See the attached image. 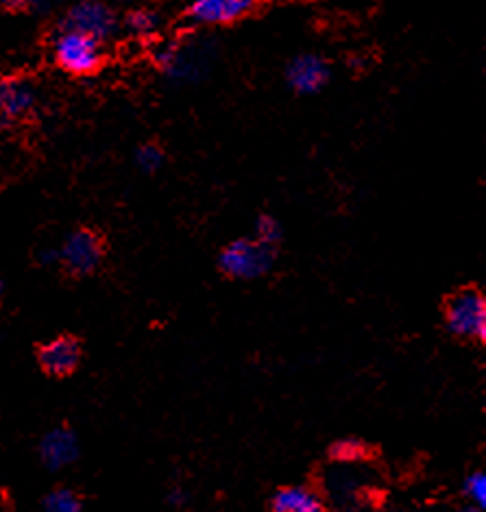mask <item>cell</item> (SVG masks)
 Here are the masks:
<instances>
[{
    "label": "cell",
    "mask_w": 486,
    "mask_h": 512,
    "mask_svg": "<svg viewBox=\"0 0 486 512\" xmlns=\"http://www.w3.org/2000/svg\"><path fill=\"white\" fill-rule=\"evenodd\" d=\"M125 22H127L129 31L138 33V35H151L160 29L162 18L151 9H133Z\"/></svg>",
    "instance_id": "obj_12"
},
{
    "label": "cell",
    "mask_w": 486,
    "mask_h": 512,
    "mask_svg": "<svg viewBox=\"0 0 486 512\" xmlns=\"http://www.w3.org/2000/svg\"><path fill=\"white\" fill-rule=\"evenodd\" d=\"M55 62L70 75H94L103 64V44L75 31H59L53 42Z\"/></svg>",
    "instance_id": "obj_3"
},
{
    "label": "cell",
    "mask_w": 486,
    "mask_h": 512,
    "mask_svg": "<svg viewBox=\"0 0 486 512\" xmlns=\"http://www.w3.org/2000/svg\"><path fill=\"white\" fill-rule=\"evenodd\" d=\"M445 325L449 332L465 340H486V299L480 290L465 288L449 297L445 306Z\"/></svg>",
    "instance_id": "obj_2"
},
{
    "label": "cell",
    "mask_w": 486,
    "mask_h": 512,
    "mask_svg": "<svg viewBox=\"0 0 486 512\" xmlns=\"http://www.w3.org/2000/svg\"><path fill=\"white\" fill-rule=\"evenodd\" d=\"M81 347L75 338H55L40 349V364L48 375L64 377L79 367Z\"/></svg>",
    "instance_id": "obj_8"
},
{
    "label": "cell",
    "mask_w": 486,
    "mask_h": 512,
    "mask_svg": "<svg viewBox=\"0 0 486 512\" xmlns=\"http://www.w3.org/2000/svg\"><path fill=\"white\" fill-rule=\"evenodd\" d=\"M62 262L72 275H90L103 262V240L92 229H77L59 249Z\"/></svg>",
    "instance_id": "obj_5"
},
{
    "label": "cell",
    "mask_w": 486,
    "mask_h": 512,
    "mask_svg": "<svg viewBox=\"0 0 486 512\" xmlns=\"http://www.w3.org/2000/svg\"><path fill=\"white\" fill-rule=\"evenodd\" d=\"M40 456L44 460V465L51 469H64L72 465L79 456L77 436L66 428L51 430L42 438Z\"/></svg>",
    "instance_id": "obj_9"
},
{
    "label": "cell",
    "mask_w": 486,
    "mask_h": 512,
    "mask_svg": "<svg viewBox=\"0 0 486 512\" xmlns=\"http://www.w3.org/2000/svg\"><path fill=\"white\" fill-rule=\"evenodd\" d=\"M62 29L88 35V38L103 44L114 38L118 31V18L114 9L103 3H79L66 11Z\"/></svg>",
    "instance_id": "obj_4"
},
{
    "label": "cell",
    "mask_w": 486,
    "mask_h": 512,
    "mask_svg": "<svg viewBox=\"0 0 486 512\" xmlns=\"http://www.w3.org/2000/svg\"><path fill=\"white\" fill-rule=\"evenodd\" d=\"M35 107V90L24 79L0 81V114L7 120H18L27 116Z\"/></svg>",
    "instance_id": "obj_10"
},
{
    "label": "cell",
    "mask_w": 486,
    "mask_h": 512,
    "mask_svg": "<svg viewBox=\"0 0 486 512\" xmlns=\"http://www.w3.org/2000/svg\"><path fill=\"white\" fill-rule=\"evenodd\" d=\"M273 512H325V508L306 486H286L273 497Z\"/></svg>",
    "instance_id": "obj_11"
},
{
    "label": "cell",
    "mask_w": 486,
    "mask_h": 512,
    "mask_svg": "<svg viewBox=\"0 0 486 512\" xmlns=\"http://www.w3.org/2000/svg\"><path fill=\"white\" fill-rule=\"evenodd\" d=\"M253 11V0H197L186 9V16L194 24L218 27L232 24Z\"/></svg>",
    "instance_id": "obj_6"
},
{
    "label": "cell",
    "mask_w": 486,
    "mask_h": 512,
    "mask_svg": "<svg viewBox=\"0 0 486 512\" xmlns=\"http://www.w3.org/2000/svg\"><path fill=\"white\" fill-rule=\"evenodd\" d=\"M286 81L297 94H317L330 81V66L321 55H299L288 64Z\"/></svg>",
    "instance_id": "obj_7"
},
{
    "label": "cell",
    "mask_w": 486,
    "mask_h": 512,
    "mask_svg": "<svg viewBox=\"0 0 486 512\" xmlns=\"http://www.w3.org/2000/svg\"><path fill=\"white\" fill-rule=\"evenodd\" d=\"M275 247L262 245L258 240L240 238L229 242V245L218 255V268L234 279H258L273 268Z\"/></svg>",
    "instance_id": "obj_1"
},
{
    "label": "cell",
    "mask_w": 486,
    "mask_h": 512,
    "mask_svg": "<svg viewBox=\"0 0 486 512\" xmlns=\"http://www.w3.org/2000/svg\"><path fill=\"white\" fill-rule=\"evenodd\" d=\"M40 260H42L44 264H51V262H57V260H59V251H44V253L40 255Z\"/></svg>",
    "instance_id": "obj_18"
},
{
    "label": "cell",
    "mask_w": 486,
    "mask_h": 512,
    "mask_svg": "<svg viewBox=\"0 0 486 512\" xmlns=\"http://www.w3.org/2000/svg\"><path fill=\"white\" fill-rule=\"evenodd\" d=\"M465 493L476 504V508L482 510L486 506V475L482 471L469 475L465 482Z\"/></svg>",
    "instance_id": "obj_16"
},
{
    "label": "cell",
    "mask_w": 486,
    "mask_h": 512,
    "mask_svg": "<svg viewBox=\"0 0 486 512\" xmlns=\"http://www.w3.org/2000/svg\"><path fill=\"white\" fill-rule=\"evenodd\" d=\"M255 234H258V242L262 245H269L275 247L279 240H282V225H279L273 216L269 214H262L258 221H255Z\"/></svg>",
    "instance_id": "obj_14"
},
{
    "label": "cell",
    "mask_w": 486,
    "mask_h": 512,
    "mask_svg": "<svg viewBox=\"0 0 486 512\" xmlns=\"http://www.w3.org/2000/svg\"><path fill=\"white\" fill-rule=\"evenodd\" d=\"M458 512H482V510H480V508H473V506H471V508H463V510H458Z\"/></svg>",
    "instance_id": "obj_19"
},
{
    "label": "cell",
    "mask_w": 486,
    "mask_h": 512,
    "mask_svg": "<svg viewBox=\"0 0 486 512\" xmlns=\"http://www.w3.org/2000/svg\"><path fill=\"white\" fill-rule=\"evenodd\" d=\"M166 155L157 144H142L140 149L136 151V164L147 170V173H155V170H160L164 166Z\"/></svg>",
    "instance_id": "obj_15"
},
{
    "label": "cell",
    "mask_w": 486,
    "mask_h": 512,
    "mask_svg": "<svg viewBox=\"0 0 486 512\" xmlns=\"http://www.w3.org/2000/svg\"><path fill=\"white\" fill-rule=\"evenodd\" d=\"M332 451H334L336 458H343V460H356V458L362 456V447L358 443H351V441L338 443Z\"/></svg>",
    "instance_id": "obj_17"
},
{
    "label": "cell",
    "mask_w": 486,
    "mask_h": 512,
    "mask_svg": "<svg viewBox=\"0 0 486 512\" xmlns=\"http://www.w3.org/2000/svg\"><path fill=\"white\" fill-rule=\"evenodd\" d=\"M42 512H81V502L72 491L57 489L51 495H46Z\"/></svg>",
    "instance_id": "obj_13"
}]
</instances>
